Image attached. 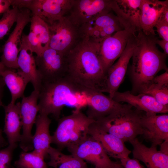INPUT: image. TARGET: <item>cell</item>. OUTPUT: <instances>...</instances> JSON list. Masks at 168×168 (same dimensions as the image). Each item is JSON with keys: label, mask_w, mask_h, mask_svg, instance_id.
Segmentation results:
<instances>
[{"label": "cell", "mask_w": 168, "mask_h": 168, "mask_svg": "<svg viewBox=\"0 0 168 168\" xmlns=\"http://www.w3.org/2000/svg\"><path fill=\"white\" fill-rule=\"evenodd\" d=\"M138 93L150 96L161 104L168 106V87L153 82L142 87Z\"/></svg>", "instance_id": "cell-30"}, {"label": "cell", "mask_w": 168, "mask_h": 168, "mask_svg": "<svg viewBox=\"0 0 168 168\" xmlns=\"http://www.w3.org/2000/svg\"><path fill=\"white\" fill-rule=\"evenodd\" d=\"M14 70L7 68L1 75L10 92L12 104H15L18 99L24 96L26 88L30 82L29 78L19 69L17 71Z\"/></svg>", "instance_id": "cell-25"}, {"label": "cell", "mask_w": 168, "mask_h": 168, "mask_svg": "<svg viewBox=\"0 0 168 168\" xmlns=\"http://www.w3.org/2000/svg\"><path fill=\"white\" fill-rule=\"evenodd\" d=\"M137 32L129 71L132 87L130 92L134 95L143 86L153 83L160 71L168 70L167 56L157 48L155 35H146L141 30Z\"/></svg>", "instance_id": "cell-2"}, {"label": "cell", "mask_w": 168, "mask_h": 168, "mask_svg": "<svg viewBox=\"0 0 168 168\" xmlns=\"http://www.w3.org/2000/svg\"><path fill=\"white\" fill-rule=\"evenodd\" d=\"M21 42V45L36 55L40 54L44 51L38 38L31 31L27 35L22 34Z\"/></svg>", "instance_id": "cell-32"}, {"label": "cell", "mask_w": 168, "mask_h": 168, "mask_svg": "<svg viewBox=\"0 0 168 168\" xmlns=\"http://www.w3.org/2000/svg\"><path fill=\"white\" fill-rule=\"evenodd\" d=\"M19 12V9L14 7L3 14L2 17L0 19V40L16 23Z\"/></svg>", "instance_id": "cell-31"}, {"label": "cell", "mask_w": 168, "mask_h": 168, "mask_svg": "<svg viewBox=\"0 0 168 168\" xmlns=\"http://www.w3.org/2000/svg\"><path fill=\"white\" fill-rule=\"evenodd\" d=\"M48 26L50 36L49 47L65 54L82 38L80 28L67 15Z\"/></svg>", "instance_id": "cell-5"}, {"label": "cell", "mask_w": 168, "mask_h": 168, "mask_svg": "<svg viewBox=\"0 0 168 168\" xmlns=\"http://www.w3.org/2000/svg\"><path fill=\"white\" fill-rule=\"evenodd\" d=\"M84 96L83 92L66 76L54 81L42 82L38 100L39 114L51 115L58 120L66 105L80 109Z\"/></svg>", "instance_id": "cell-3"}, {"label": "cell", "mask_w": 168, "mask_h": 168, "mask_svg": "<svg viewBox=\"0 0 168 168\" xmlns=\"http://www.w3.org/2000/svg\"><path fill=\"white\" fill-rule=\"evenodd\" d=\"M167 8V0H142L139 21L140 28L144 34L155 35L154 27Z\"/></svg>", "instance_id": "cell-20"}, {"label": "cell", "mask_w": 168, "mask_h": 168, "mask_svg": "<svg viewBox=\"0 0 168 168\" xmlns=\"http://www.w3.org/2000/svg\"><path fill=\"white\" fill-rule=\"evenodd\" d=\"M129 104H123L108 115L95 123L100 129L120 139L130 142L142 134L141 119L143 111Z\"/></svg>", "instance_id": "cell-4"}, {"label": "cell", "mask_w": 168, "mask_h": 168, "mask_svg": "<svg viewBox=\"0 0 168 168\" xmlns=\"http://www.w3.org/2000/svg\"><path fill=\"white\" fill-rule=\"evenodd\" d=\"M155 27L159 36L162 40L168 41V23L160 19Z\"/></svg>", "instance_id": "cell-35"}, {"label": "cell", "mask_w": 168, "mask_h": 168, "mask_svg": "<svg viewBox=\"0 0 168 168\" xmlns=\"http://www.w3.org/2000/svg\"><path fill=\"white\" fill-rule=\"evenodd\" d=\"M73 0H32L29 10L31 15L39 16L48 25L66 16Z\"/></svg>", "instance_id": "cell-14"}, {"label": "cell", "mask_w": 168, "mask_h": 168, "mask_svg": "<svg viewBox=\"0 0 168 168\" xmlns=\"http://www.w3.org/2000/svg\"><path fill=\"white\" fill-rule=\"evenodd\" d=\"M135 34L131 30L125 29L115 32L100 42L99 55L106 73L115 61L121 56L129 40Z\"/></svg>", "instance_id": "cell-11"}, {"label": "cell", "mask_w": 168, "mask_h": 168, "mask_svg": "<svg viewBox=\"0 0 168 168\" xmlns=\"http://www.w3.org/2000/svg\"><path fill=\"white\" fill-rule=\"evenodd\" d=\"M161 151L168 154V140L164 141L160 145Z\"/></svg>", "instance_id": "cell-42"}, {"label": "cell", "mask_w": 168, "mask_h": 168, "mask_svg": "<svg viewBox=\"0 0 168 168\" xmlns=\"http://www.w3.org/2000/svg\"><path fill=\"white\" fill-rule=\"evenodd\" d=\"M95 122L86 123L78 127L71 135L67 147L78 145L83 142L88 136L90 125Z\"/></svg>", "instance_id": "cell-33"}, {"label": "cell", "mask_w": 168, "mask_h": 168, "mask_svg": "<svg viewBox=\"0 0 168 168\" xmlns=\"http://www.w3.org/2000/svg\"><path fill=\"white\" fill-rule=\"evenodd\" d=\"M112 0H73L67 16L80 28L99 14L112 11Z\"/></svg>", "instance_id": "cell-10"}, {"label": "cell", "mask_w": 168, "mask_h": 168, "mask_svg": "<svg viewBox=\"0 0 168 168\" xmlns=\"http://www.w3.org/2000/svg\"><path fill=\"white\" fill-rule=\"evenodd\" d=\"M156 44L159 45L164 51V53L167 56L168 54V41L163 40H159L157 39L156 40Z\"/></svg>", "instance_id": "cell-40"}, {"label": "cell", "mask_w": 168, "mask_h": 168, "mask_svg": "<svg viewBox=\"0 0 168 168\" xmlns=\"http://www.w3.org/2000/svg\"><path fill=\"white\" fill-rule=\"evenodd\" d=\"M48 154L50 160L47 165L54 168H88L83 160L72 154H65L58 149L50 147Z\"/></svg>", "instance_id": "cell-26"}, {"label": "cell", "mask_w": 168, "mask_h": 168, "mask_svg": "<svg viewBox=\"0 0 168 168\" xmlns=\"http://www.w3.org/2000/svg\"><path fill=\"white\" fill-rule=\"evenodd\" d=\"M57 127L52 136L51 143L60 150L67 147L70 138L79 126L86 123L95 121L79 110L76 109L71 114L59 119Z\"/></svg>", "instance_id": "cell-15"}, {"label": "cell", "mask_w": 168, "mask_h": 168, "mask_svg": "<svg viewBox=\"0 0 168 168\" xmlns=\"http://www.w3.org/2000/svg\"><path fill=\"white\" fill-rule=\"evenodd\" d=\"M124 168H144L138 160L129 157L125 160L120 162Z\"/></svg>", "instance_id": "cell-36"}, {"label": "cell", "mask_w": 168, "mask_h": 168, "mask_svg": "<svg viewBox=\"0 0 168 168\" xmlns=\"http://www.w3.org/2000/svg\"><path fill=\"white\" fill-rule=\"evenodd\" d=\"M84 92L88 102L86 115L95 121L110 114L123 105L100 92L87 91Z\"/></svg>", "instance_id": "cell-18"}, {"label": "cell", "mask_w": 168, "mask_h": 168, "mask_svg": "<svg viewBox=\"0 0 168 168\" xmlns=\"http://www.w3.org/2000/svg\"><path fill=\"white\" fill-rule=\"evenodd\" d=\"M39 92L34 90L29 96H24L20 102L22 133L19 145L20 148L24 152L33 149L32 142L33 135L31 131L39 111L38 103Z\"/></svg>", "instance_id": "cell-9"}, {"label": "cell", "mask_w": 168, "mask_h": 168, "mask_svg": "<svg viewBox=\"0 0 168 168\" xmlns=\"http://www.w3.org/2000/svg\"><path fill=\"white\" fill-rule=\"evenodd\" d=\"M142 134L152 145H160L168 140V115L143 112L141 119Z\"/></svg>", "instance_id": "cell-13"}, {"label": "cell", "mask_w": 168, "mask_h": 168, "mask_svg": "<svg viewBox=\"0 0 168 168\" xmlns=\"http://www.w3.org/2000/svg\"><path fill=\"white\" fill-rule=\"evenodd\" d=\"M2 132V130L0 129V148L6 146L7 144V142L3 137Z\"/></svg>", "instance_id": "cell-43"}, {"label": "cell", "mask_w": 168, "mask_h": 168, "mask_svg": "<svg viewBox=\"0 0 168 168\" xmlns=\"http://www.w3.org/2000/svg\"><path fill=\"white\" fill-rule=\"evenodd\" d=\"M68 149L71 154L99 168H116L120 164L111 160L100 142L89 135L80 144Z\"/></svg>", "instance_id": "cell-8"}, {"label": "cell", "mask_w": 168, "mask_h": 168, "mask_svg": "<svg viewBox=\"0 0 168 168\" xmlns=\"http://www.w3.org/2000/svg\"><path fill=\"white\" fill-rule=\"evenodd\" d=\"M136 35H133L131 37L118 60L107 71L106 92L109 93V96L111 98H113L124 80L129 60L133 54L136 42Z\"/></svg>", "instance_id": "cell-12"}, {"label": "cell", "mask_w": 168, "mask_h": 168, "mask_svg": "<svg viewBox=\"0 0 168 168\" xmlns=\"http://www.w3.org/2000/svg\"><path fill=\"white\" fill-rule=\"evenodd\" d=\"M16 25L13 30L2 48L0 61L7 68L17 69L18 56L21 44L22 33L30 22L31 12L26 8L19 9Z\"/></svg>", "instance_id": "cell-6"}, {"label": "cell", "mask_w": 168, "mask_h": 168, "mask_svg": "<svg viewBox=\"0 0 168 168\" xmlns=\"http://www.w3.org/2000/svg\"><path fill=\"white\" fill-rule=\"evenodd\" d=\"M129 142L133 147L134 158L143 162L147 168H168V154L158 151L157 146L148 147L137 138Z\"/></svg>", "instance_id": "cell-21"}, {"label": "cell", "mask_w": 168, "mask_h": 168, "mask_svg": "<svg viewBox=\"0 0 168 168\" xmlns=\"http://www.w3.org/2000/svg\"><path fill=\"white\" fill-rule=\"evenodd\" d=\"M88 135L99 142L107 154L121 162L128 158L131 151L120 139L100 128L95 122L89 126Z\"/></svg>", "instance_id": "cell-16"}, {"label": "cell", "mask_w": 168, "mask_h": 168, "mask_svg": "<svg viewBox=\"0 0 168 168\" xmlns=\"http://www.w3.org/2000/svg\"><path fill=\"white\" fill-rule=\"evenodd\" d=\"M44 159L33 151L31 152L23 151L14 164L17 168H48Z\"/></svg>", "instance_id": "cell-29"}, {"label": "cell", "mask_w": 168, "mask_h": 168, "mask_svg": "<svg viewBox=\"0 0 168 168\" xmlns=\"http://www.w3.org/2000/svg\"><path fill=\"white\" fill-rule=\"evenodd\" d=\"M142 0H113L111 9L119 17L125 29L134 32L141 30L140 25Z\"/></svg>", "instance_id": "cell-17"}, {"label": "cell", "mask_w": 168, "mask_h": 168, "mask_svg": "<svg viewBox=\"0 0 168 168\" xmlns=\"http://www.w3.org/2000/svg\"><path fill=\"white\" fill-rule=\"evenodd\" d=\"M112 99L118 103H127L135 109L145 113L165 114L168 112V106L161 104L152 97L144 94L136 95L129 91H117Z\"/></svg>", "instance_id": "cell-19"}, {"label": "cell", "mask_w": 168, "mask_h": 168, "mask_svg": "<svg viewBox=\"0 0 168 168\" xmlns=\"http://www.w3.org/2000/svg\"><path fill=\"white\" fill-rule=\"evenodd\" d=\"M11 0H0V14L4 13L10 9Z\"/></svg>", "instance_id": "cell-39"}, {"label": "cell", "mask_w": 168, "mask_h": 168, "mask_svg": "<svg viewBox=\"0 0 168 168\" xmlns=\"http://www.w3.org/2000/svg\"><path fill=\"white\" fill-rule=\"evenodd\" d=\"M152 82L161 86L168 87V70L160 75L156 76Z\"/></svg>", "instance_id": "cell-37"}, {"label": "cell", "mask_w": 168, "mask_h": 168, "mask_svg": "<svg viewBox=\"0 0 168 168\" xmlns=\"http://www.w3.org/2000/svg\"><path fill=\"white\" fill-rule=\"evenodd\" d=\"M10 168H14L13 167H12V166H11L10 167Z\"/></svg>", "instance_id": "cell-47"}, {"label": "cell", "mask_w": 168, "mask_h": 168, "mask_svg": "<svg viewBox=\"0 0 168 168\" xmlns=\"http://www.w3.org/2000/svg\"><path fill=\"white\" fill-rule=\"evenodd\" d=\"M20 102L10 103L3 105L5 113L3 132L7 138L9 145L16 148L20 142L21 134L22 122L20 110Z\"/></svg>", "instance_id": "cell-22"}, {"label": "cell", "mask_w": 168, "mask_h": 168, "mask_svg": "<svg viewBox=\"0 0 168 168\" xmlns=\"http://www.w3.org/2000/svg\"><path fill=\"white\" fill-rule=\"evenodd\" d=\"M1 51H2V48H1L0 47V52Z\"/></svg>", "instance_id": "cell-46"}, {"label": "cell", "mask_w": 168, "mask_h": 168, "mask_svg": "<svg viewBox=\"0 0 168 168\" xmlns=\"http://www.w3.org/2000/svg\"><path fill=\"white\" fill-rule=\"evenodd\" d=\"M7 68L3 65L0 60V76L2 72Z\"/></svg>", "instance_id": "cell-44"}, {"label": "cell", "mask_w": 168, "mask_h": 168, "mask_svg": "<svg viewBox=\"0 0 168 168\" xmlns=\"http://www.w3.org/2000/svg\"><path fill=\"white\" fill-rule=\"evenodd\" d=\"M66 54L48 47L35 57L43 82L54 81L66 76Z\"/></svg>", "instance_id": "cell-7"}, {"label": "cell", "mask_w": 168, "mask_h": 168, "mask_svg": "<svg viewBox=\"0 0 168 168\" xmlns=\"http://www.w3.org/2000/svg\"><path fill=\"white\" fill-rule=\"evenodd\" d=\"M113 12L106 11L100 14L80 27L82 37L95 30L105 26L116 25L124 26L119 17Z\"/></svg>", "instance_id": "cell-27"}, {"label": "cell", "mask_w": 168, "mask_h": 168, "mask_svg": "<svg viewBox=\"0 0 168 168\" xmlns=\"http://www.w3.org/2000/svg\"><path fill=\"white\" fill-rule=\"evenodd\" d=\"M33 54L21 44L17 60L18 69L29 78L34 90L40 92L42 79Z\"/></svg>", "instance_id": "cell-24"}, {"label": "cell", "mask_w": 168, "mask_h": 168, "mask_svg": "<svg viewBox=\"0 0 168 168\" xmlns=\"http://www.w3.org/2000/svg\"><path fill=\"white\" fill-rule=\"evenodd\" d=\"M85 97H86V96H85ZM84 105H83V107H84Z\"/></svg>", "instance_id": "cell-48"}, {"label": "cell", "mask_w": 168, "mask_h": 168, "mask_svg": "<svg viewBox=\"0 0 168 168\" xmlns=\"http://www.w3.org/2000/svg\"><path fill=\"white\" fill-rule=\"evenodd\" d=\"M5 85L2 77L0 76V107L3 106L4 105L2 102V99L3 89Z\"/></svg>", "instance_id": "cell-41"}, {"label": "cell", "mask_w": 168, "mask_h": 168, "mask_svg": "<svg viewBox=\"0 0 168 168\" xmlns=\"http://www.w3.org/2000/svg\"><path fill=\"white\" fill-rule=\"evenodd\" d=\"M116 168H124L120 163V164Z\"/></svg>", "instance_id": "cell-45"}, {"label": "cell", "mask_w": 168, "mask_h": 168, "mask_svg": "<svg viewBox=\"0 0 168 168\" xmlns=\"http://www.w3.org/2000/svg\"><path fill=\"white\" fill-rule=\"evenodd\" d=\"M95 168H98V167H95Z\"/></svg>", "instance_id": "cell-49"}, {"label": "cell", "mask_w": 168, "mask_h": 168, "mask_svg": "<svg viewBox=\"0 0 168 168\" xmlns=\"http://www.w3.org/2000/svg\"><path fill=\"white\" fill-rule=\"evenodd\" d=\"M51 123L48 116L40 114L35 123L36 130L32 140L33 151L44 158L48 155L51 143L52 136L49 130Z\"/></svg>", "instance_id": "cell-23"}, {"label": "cell", "mask_w": 168, "mask_h": 168, "mask_svg": "<svg viewBox=\"0 0 168 168\" xmlns=\"http://www.w3.org/2000/svg\"><path fill=\"white\" fill-rule=\"evenodd\" d=\"M32 0H11V6L12 7H16L19 9H29Z\"/></svg>", "instance_id": "cell-38"}, {"label": "cell", "mask_w": 168, "mask_h": 168, "mask_svg": "<svg viewBox=\"0 0 168 168\" xmlns=\"http://www.w3.org/2000/svg\"><path fill=\"white\" fill-rule=\"evenodd\" d=\"M14 148L9 145L0 149V168H10L11 166L13 153Z\"/></svg>", "instance_id": "cell-34"}, {"label": "cell", "mask_w": 168, "mask_h": 168, "mask_svg": "<svg viewBox=\"0 0 168 168\" xmlns=\"http://www.w3.org/2000/svg\"><path fill=\"white\" fill-rule=\"evenodd\" d=\"M30 31L33 32L39 40L44 51L49 47L50 33L48 24L39 16L31 15Z\"/></svg>", "instance_id": "cell-28"}, {"label": "cell", "mask_w": 168, "mask_h": 168, "mask_svg": "<svg viewBox=\"0 0 168 168\" xmlns=\"http://www.w3.org/2000/svg\"><path fill=\"white\" fill-rule=\"evenodd\" d=\"M100 42L84 36L66 54V76L83 92H106L107 73L99 55Z\"/></svg>", "instance_id": "cell-1"}]
</instances>
